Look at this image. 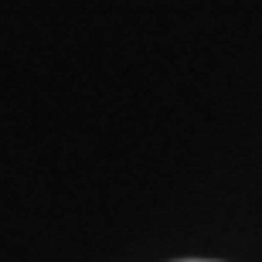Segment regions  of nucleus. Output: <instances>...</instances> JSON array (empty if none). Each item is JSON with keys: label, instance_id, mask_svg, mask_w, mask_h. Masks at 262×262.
<instances>
[{"label": "nucleus", "instance_id": "obj_1", "mask_svg": "<svg viewBox=\"0 0 262 262\" xmlns=\"http://www.w3.org/2000/svg\"><path fill=\"white\" fill-rule=\"evenodd\" d=\"M187 262H198V259H187Z\"/></svg>", "mask_w": 262, "mask_h": 262}]
</instances>
